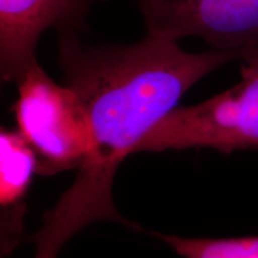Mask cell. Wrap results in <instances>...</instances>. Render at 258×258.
<instances>
[{
    "label": "cell",
    "instance_id": "obj_1",
    "mask_svg": "<svg viewBox=\"0 0 258 258\" xmlns=\"http://www.w3.org/2000/svg\"><path fill=\"white\" fill-rule=\"evenodd\" d=\"M235 60L233 54L214 49L189 53L175 41L152 35L129 46H90L76 30L59 31L64 85L85 109L91 140L72 185L28 238L35 245L34 258H57L73 235L98 221L139 230L115 207L118 167L199 80Z\"/></svg>",
    "mask_w": 258,
    "mask_h": 258
},
{
    "label": "cell",
    "instance_id": "obj_2",
    "mask_svg": "<svg viewBox=\"0 0 258 258\" xmlns=\"http://www.w3.org/2000/svg\"><path fill=\"white\" fill-rule=\"evenodd\" d=\"M240 82L199 104L177 106L139 141L134 154L212 148L258 151V56L243 61Z\"/></svg>",
    "mask_w": 258,
    "mask_h": 258
},
{
    "label": "cell",
    "instance_id": "obj_3",
    "mask_svg": "<svg viewBox=\"0 0 258 258\" xmlns=\"http://www.w3.org/2000/svg\"><path fill=\"white\" fill-rule=\"evenodd\" d=\"M16 84L12 111L17 131L37 156V175L78 171L91 139L88 115L73 90L56 83L37 60Z\"/></svg>",
    "mask_w": 258,
    "mask_h": 258
},
{
    "label": "cell",
    "instance_id": "obj_4",
    "mask_svg": "<svg viewBox=\"0 0 258 258\" xmlns=\"http://www.w3.org/2000/svg\"><path fill=\"white\" fill-rule=\"evenodd\" d=\"M147 35L198 37L239 61L258 56V0H135Z\"/></svg>",
    "mask_w": 258,
    "mask_h": 258
},
{
    "label": "cell",
    "instance_id": "obj_5",
    "mask_svg": "<svg viewBox=\"0 0 258 258\" xmlns=\"http://www.w3.org/2000/svg\"><path fill=\"white\" fill-rule=\"evenodd\" d=\"M101 0H0V73L17 83L36 61L43 32L84 27L89 12Z\"/></svg>",
    "mask_w": 258,
    "mask_h": 258
},
{
    "label": "cell",
    "instance_id": "obj_6",
    "mask_svg": "<svg viewBox=\"0 0 258 258\" xmlns=\"http://www.w3.org/2000/svg\"><path fill=\"white\" fill-rule=\"evenodd\" d=\"M37 156L18 131L2 129L0 133V231L2 254L8 256L21 243L24 233L27 198Z\"/></svg>",
    "mask_w": 258,
    "mask_h": 258
},
{
    "label": "cell",
    "instance_id": "obj_7",
    "mask_svg": "<svg viewBox=\"0 0 258 258\" xmlns=\"http://www.w3.org/2000/svg\"><path fill=\"white\" fill-rule=\"evenodd\" d=\"M182 258H258V235L238 238H185L153 233Z\"/></svg>",
    "mask_w": 258,
    "mask_h": 258
}]
</instances>
